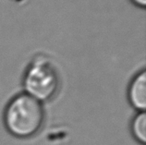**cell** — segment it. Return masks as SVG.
Masks as SVG:
<instances>
[{
	"instance_id": "4",
	"label": "cell",
	"mask_w": 146,
	"mask_h": 145,
	"mask_svg": "<svg viewBox=\"0 0 146 145\" xmlns=\"http://www.w3.org/2000/svg\"><path fill=\"white\" fill-rule=\"evenodd\" d=\"M130 132L139 143L146 144V113L137 112L130 122Z\"/></svg>"
},
{
	"instance_id": "2",
	"label": "cell",
	"mask_w": 146,
	"mask_h": 145,
	"mask_svg": "<svg viewBox=\"0 0 146 145\" xmlns=\"http://www.w3.org/2000/svg\"><path fill=\"white\" fill-rule=\"evenodd\" d=\"M60 75L52 60L44 55L36 56L27 66L22 87L26 94L41 104L52 101L60 89Z\"/></svg>"
},
{
	"instance_id": "1",
	"label": "cell",
	"mask_w": 146,
	"mask_h": 145,
	"mask_svg": "<svg viewBox=\"0 0 146 145\" xmlns=\"http://www.w3.org/2000/svg\"><path fill=\"white\" fill-rule=\"evenodd\" d=\"M3 120L7 130L15 138H32L44 125L43 104L25 93H19L7 103Z\"/></svg>"
},
{
	"instance_id": "5",
	"label": "cell",
	"mask_w": 146,
	"mask_h": 145,
	"mask_svg": "<svg viewBox=\"0 0 146 145\" xmlns=\"http://www.w3.org/2000/svg\"><path fill=\"white\" fill-rule=\"evenodd\" d=\"M130 1L140 9H144L146 7V0H130Z\"/></svg>"
},
{
	"instance_id": "3",
	"label": "cell",
	"mask_w": 146,
	"mask_h": 145,
	"mask_svg": "<svg viewBox=\"0 0 146 145\" xmlns=\"http://www.w3.org/2000/svg\"><path fill=\"white\" fill-rule=\"evenodd\" d=\"M128 99L130 105L138 112L146 109V70L143 68L134 76L128 88Z\"/></svg>"
}]
</instances>
